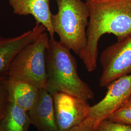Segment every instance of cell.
Masks as SVG:
<instances>
[{"mask_svg":"<svg viewBox=\"0 0 131 131\" xmlns=\"http://www.w3.org/2000/svg\"><path fill=\"white\" fill-rule=\"evenodd\" d=\"M89 12L86 29L87 44L78 54L86 70L93 72L97 66L98 43L106 34L117 40L131 36V0H86Z\"/></svg>","mask_w":131,"mask_h":131,"instance_id":"obj_1","label":"cell"},{"mask_svg":"<svg viewBox=\"0 0 131 131\" xmlns=\"http://www.w3.org/2000/svg\"><path fill=\"white\" fill-rule=\"evenodd\" d=\"M46 64V89L51 95L62 92L88 101L93 99V90L78 74L75 57L70 50L54 38H50Z\"/></svg>","mask_w":131,"mask_h":131,"instance_id":"obj_2","label":"cell"},{"mask_svg":"<svg viewBox=\"0 0 131 131\" xmlns=\"http://www.w3.org/2000/svg\"><path fill=\"white\" fill-rule=\"evenodd\" d=\"M58 12L52 14V24L59 41L76 54L87 44L89 12L82 0H56Z\"/></svg>","mask_w":131,"mask_h":131,"instance_id":"obj_3","label":"cell"},{"mask_svg":"<svg viewBox=\"0 0 131 131\" xmlns=\"http://www.w3.org/2000/svg\"><path fill=\"white\" fill-rule=\"evenodd\" d=\"M49 42V34L44 32L24 46L11 62L7 76L46 89V56Z\"/></svg>","mask_w":131,"mask_h":131,"instance_id":"obj_4","label":"cell"},{"mask_svg":"<svg viewBox=\"0 0 131 131\" xmlns=\"http://www.w3.org/2000/svg\"><path fill=\"white\" fill-rule=\"evenodd\" d=\"M103 68L99 80L101 88L107 87L115 80L131 73V36L107 47L101 54Z\"/></svg>","mask_w":131,"mask_h":131,"instance_id":"obj_5","label":"cell"},{"mask_svg":"<svg viewBox=\"0 0 131 131\" xmlns=\"http://www.w3.org/2000/svg\"><path fill=\"white\" fill-rule=\"evenodd\" d=\"M52 95L59 131H68L88 118L90 107L88 101L62 92H56Z\"/></svg>","mask_w":131,"mask_h":131,"instance_id":"obj_6","label":"cell"},{"mask_svg":"<svg viewBox=\"0 0 131 131\" xmlns=\"http://www.w3.org/2000/svg\"><path fill=\"white\" fill-rule=\"evenodd\" d=\"M105 96L89 108L88 118L99 124L131 97V73L115 80L106 87Z\"/></svg>","mask_w":131,"mask_h":131,"instance_id":"obj_7","label":"cell"},{"mask_svg":"<svg viewBox=\"0 0 131 131\" xmlns=\"http://www.w3.org/2000/svg\"><path fill=\"white\" fill-rule=\"evenodd\" d=\"M46 31L43 25L36 23L33 29L19 36L10 38L0 36V77L7 76L11 62L24 46Z\"/></svg>","mask_w":131,"mask_h":131,"instance_id":"obj_8","label":"cell"},{"mask_svg":"<svg viewBox=\"0 0 131 131\" xmlns=\"http://www.w3.org/2000/svg\"><path fill=\"white\" fill-rule=\"evenodd\" d=\"M31 124L38 131H59L56 124L53 100L45 89H40L35 105L28 112Z\"/></svg>","mask_w":131,"mask_h":131,"instance_id":"obj_9","label":"cell"},{"mask_svg":"<svg viewBox=\"0 0 131 131\" xmlns=\"http://www.w3.org/2000/svg\"><path fill=\"white\" fill-rule=\"evenodd\" d=\"M50 0H9L14 14L19 16L31 15L47 30L50 38H54L52 24V14L50 7Z\"/></svg>","mask_w":131,"mask_h":131,"instance_id":"obj_10","label":"cell"},{"mask_svg":"<svg viewBox=\"0 0 131 131\" xmlns=\"http://www.w3.org/2000/svg\"><path fill=\"white\" fill-rule=\"evenodd\" d=\"M40 89L24 81L7 76V91L8 102L15 104L27 112L38 102Z\"/></svg>","mask_w":131,"mask_h":131,"instance_id":"obj_11","label":"cell"},{"mask_svg":"<svg viewBox=\"0 0 131 131\" xmlns=\"http://www.w3.org/2000/svg\"><path fill=\"white\" fill-rule=\"evenodd\" d=\"M31 124L28 112L8 102L5 115L0 119V131H28Z\"/></svg>","mask_w":131,"mask_h":131,"instance_id":"obj_12","label":"cell"},{"mask_svg":"<svg viewBox=\"0 0 131 131\" xmlns=\"http://www.w3.org/2000/svg\"><path fill=\"white\" fill-rule=\"evenodd\" d=\"M106 119L115 123L131 125V97Z\"/></svg>","mask_w":131,"mask_h":131,"instance_id":"obj_13","label":"cell"},{"mask_svg":"<svg viewBox=\"0 0 131 131\" xmlns=\"http://www.w3.org/2000/svg\"><path fill=\"white\" fill-rule=\"evenodd\" d=\"M7 79V76L0 77V117L5 115L8 103Z\"/></svg>","mask_w":131,"mask_h":131,"instance_id":"obj_14","label":"cell"},{"mask_svg":"<svg viewBox=\"0 0 131 131\" xmlns=\"http://www.w3.org/2000/svg\"><path fill=\"white\" fill-rule=\"evenodd\" d=\"M97 131H131V125L115 123L105 119L99 124Z\"/></svg>","mask_w":131,"mask_h":131,"instance_id":"obj_15","label":"cell"},{"mask_svg":"<svg viewBox=\"0 0 131 131\" xmlns=\"http://www.w3.org/2000/svg\"><path fill=\"white\" fill-rule=\"evenodd\" d=\"M98 125L93 119L87 118L78 126L67 131H97Z\"/></svg>","mask_w":131,"mask_h":131,"instance_id":"obj_16","label":"cell"},{"mask_svg":"<svg viewBox=\"0 0 131 131\" xmlns=\"http://www.w3.org/2000/svg\"><path fill=\"white\" fill-rule=\"evenodd\" d=\"M0 117V119H1V117Z\"/></svg>","mask_w":131,"mask_h":131,"instance_id":"obj_17","label":"cell"}]
</instances>
